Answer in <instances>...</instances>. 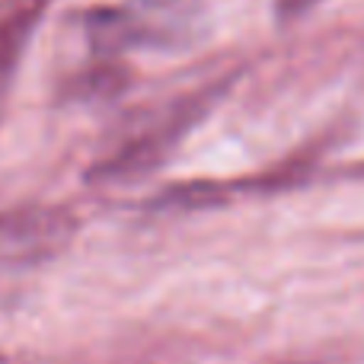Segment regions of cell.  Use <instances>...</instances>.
I'll return each mask as SVG.
<instances>
[{"mask_svg": "<svg viewBox=\"0 0 364 364\" xmlns=\"http://www.w3.org/2000/svg\"><path fill=\"white\" fill-rule=\"evenodd\" d=\"M205 0H122L80 16L90 51L109 61L128 51H182L205 36Z\"/></svg>", "mask_w": 364, "mask_h": 364, "instance_id": "6da1fadb", "label": "cell"}, {"mask_svg": "<svg viewBox=\"0 0 364 364\" xmlns=\"http://www.w3.org/2000/svg\"><path fill=\"white\" fill-rule=\"evenodd\" d=\"M227 87H230L227 80H218L211 87L176 96L160 109H151L141 122H134L125 138H119V144L109 147L106 157L90 166L87 179L100 186H125V182H138L157 173L182 144V138L218 106Z\"/></svg>", "mask_w": 364, "mask_h": 364, "instance_id": "7a4b0ae2", "label": "cell"}, {"mask_svg": "<svg viewBox=\"0 0 364 364\" xmlns=\"http://www.w3.org/2000/svg\"><path fill=\"white\" fill-rule=\"evenodd\" d=\"M74 230L70 214L55 208H19V211L0 214V250L16 256H42L51 246H61Z\"/></svg>", "mask_w": 364, "mask_h": 364, "instance_id": "3957f363", "label": "cell"}, {"mask_svg": "<svg viewBox=\"0 0 364 364\" xmlns=\"http://www.w3.org/2000/svg\"><path fill=\"white\" fill-rule=\"evenodd\" d=\"M51 0H0V109Z\"/></svg>", "mask_w": 364, "mask_h": 364, "instance_id": "277c9868", "label": "cell"}, {"mask_svg": "<svg viewBox=\"0 0 364 364\" xmlns=\"http://www.w3.org/2000/svg\"><path fill=\"white\" fill-rule=\"evenodd\" d=\"M125 70L115 68V61H109V58H100V64L90 70H83L80 77H74V80L68 83V93L70 100H109V96H115L119 90H125Z\"/></svg>", "mask_w": 364, "mask_h": 364, "instance_id": "5b68a950", "label": "cell"}, {"mask_svg": "<svg viewBox=\"0 0 364 364\" xmlns=\"http://www.w3.org/2000/svg\"><path fill=\"white\" fill-rule=\"evenodd\" d=\"M314 4L316 0H275V10L282 19H294V16H301V13H307Z\"/></svg>", "mask_w": 364, "mask_h": 364, "instance_id": "8992f818", "label": "cell"}]
</instances>
